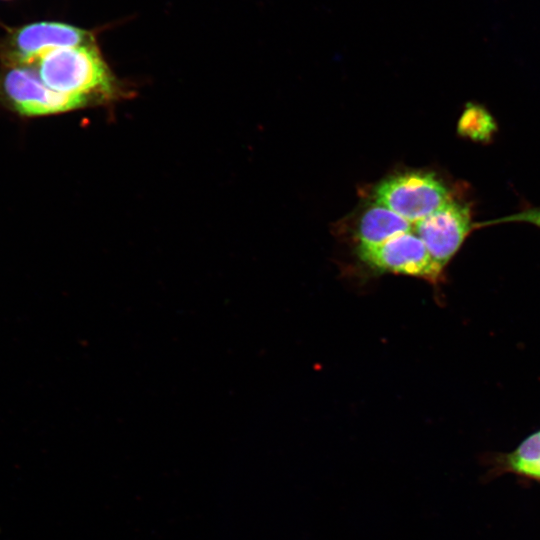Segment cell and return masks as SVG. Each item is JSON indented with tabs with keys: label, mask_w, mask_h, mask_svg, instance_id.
<instances>
[{
	"label": "cell",
	"mask_w": 540,
	"mask_h": 540,
	"mask_svg": "<svg viewBox=\"0 0 540 540\" xmlns=\"http://www.w3.org/2000/svg\"><path fill=\"white\" fill-rule=\"evenodd\" d=\"M51 90L86 97L91 92H107L111 77L94 44L50 49L29 64Z\"/></svg>",
	"instance_id": "cell-1"
},
{
	"label": "cell",
	"mask_w": 540,
	"mask_h": 540,
	"mask_svg": "<svg viewBox=\"0 0 540 540\" xmlns=\"http://www.w3.org/2000/svg\"><path fill=\"white\" fill-rule=\"evenodd\" d=\"M454 194L431 172L395 175L379 183L373 193L375 201L413 224L433 213Z\"/></svg>",
	"instance_id": "cell-2"
},
{
	"label": "cell",
	"mask_w": 540,
	"mask_h": 540,
	"mask_svg": "<svg viewBox=\"0 0 540 540\" xmlns=\"http://www.w3.org/2000/svg\"><path fill=\"white\" fill-rule=\"evenodd\" d=\"M475 229L472 203L460 193H455L441 207L413 225V231L443 271Z\"/></svg>",
	"instance_id": "cell-3"
},
{
	"label": "cell",
	"mask_w": 540,
	"mask_h": 540,
	"mask_svg": "<svg viewBox=\"0 0 540 540\" xmlns=\"http://www.w3.org/2000/svg\"><path fill=\"white\" fill-rule=\"evenodd\" d=\"M0 92L7 104L24 116H41L81 107L87 97L49 89L29 65H4Z\"/></svg>",
	"instance_id": "cell-4"
},
{
	"label": "cell",
	"mask_w": 540,
	"mask_h": 540,
	"mask_svg": "<svg viewBox=\"0 0 540 540\" xmlns=\"http://www.w3.org/2000/svg\"><path fill=\"white\" fill-rule=\"evenodd\" d=\"M92 36L78 27L52 21L12 29L0 44L4 65H29L44 52L91 43Z\"/></svg>",
	"instance_id": "cell-5"
},
{
	"label": "cell",
	"mask_w": 540,
	"mask_h": 540,
	"mask_svg": "<svg viewBox=\"0 0 540 540\" xmlns=\"http://www.w3.org/2000/svg\"><path fill=\"white\" fill-rule=\"evenodd\" d=\"M358 255L366 264L379 270L420 277L432 283L443 279L444 271L435 264L413 230L377 246H358Z\"/></svg>",
	"instance_id": "cell-6"
},
{
	"label": "cell",
	"mask_w": 540,
	"mask_h": 540,
	"mask_svg": "<svg viewBox=\"0 0 540 540\" xmlns=\"http://www.w3.org/2000/svg\"><path fill=\"white\" fill-rule=\"evenodd\" d=\"M482 460L486 482L511 475L525 484L540 483V429L528 435L512 451L490 453Z\"/></svg>",
	"instance_id": "cell-7"
},
{
	"label": "cell",
	"mask_w": 540,
	"mask_h": 540,
	"mask_svg": "<svg viewBox=\"0 0 540 540\" xmlns=\"http://www.w3.org/2000/svg\"><path fill=\"white\" fill-rule=\"evenodd\" d=\"M413 225L385 205L375 201L359 218L356 232L359 246L380 245L395 236L412 231Z\"/></svg>",
	"instance_id": "cell-8"
},
{
	"label": "cell",
	"mask_w": 540,
	"mask_h": 540,
	"mask_svg": "<svg viewBox=\"0 0 540 540\" xmlns=\"http://www.w3.org/2000/svg\"><path fill=\"white\" fill-rule=\"evenodd\" d=\"M495 127L492 116L483 107L469 104L459 120L458 131L473 140L485 141L492 137Z\"/></svg>",
	"instance_id": "cell-9"
},
{
	"label": "cell",
	"mask_w": 540,
	"mask_h": 540,
	"mask_svg": "<svg viewBox=\"0 0 540 540\" xmlns=\"http://www.w3.org/2000/svg\"><path fill=\"white\" fill-rule=\"evenodd\" d=\"M511 222L529 223L540 228V206L527 207L514 214H510V215L503 216V217L493 219V220H487L485 222L484 221L476 222L475 227L476 229H478V228H484L490 225L501 224V223H511Z\"/></svg>",
	"instance_id": "cell-10"
}]
</instances>
